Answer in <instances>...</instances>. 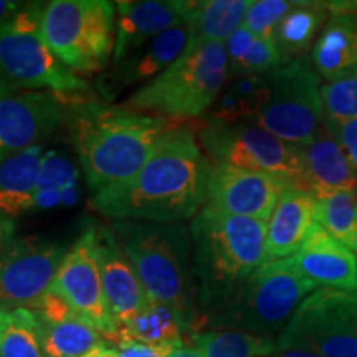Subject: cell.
I'll return each instance as SVG.
<instances>
[{"label":"cell","instance_id":"obj_1","mask_svg":"<svg viewBox=\"0 0 357 357\" xmlns=\"http://www.w3.org/2000/svg\"><path fill=\"white\" fill-rule=\"evenodd\" d=\"M213 164L190 129L172 128L131 178L91 197L109 220L182 223L207 205Z\"/></svg>","mask_w":357,"mask_h":357},{"label":"cell","instance_id":"obj_2","mask_svg":"<svg viewBox=\"0 0 357 357\" xmlns=\"http://www.w3.org/2000/svg\"><path fill=\"white\" fill-rule=\"evenodd\" d=\"M68 126L93 194L139 172L167 132L176 128L166 119L123 105L108 106L82 98L73 105Z\"/></svg>","mask_w":357,"mask_h":357},{"label":"cell","instance_id":"obj_3","mask_svg":"<svg viewBox=\"0 0 357 357\" xmlns=\"http://www.w3.org/2000/svg\"><path fill=\"white\" fill-rule=\"evenodd\" d=\"M199 329L266 263V222L205 207L189 225Z\"/></svg>","mask_w":357,"mask_h":357},{"label":"cell","instance_id":"obj_4","mask_svg":"<svg viewBox=\"0 0 357 357\" xmlns=\"http://www.w3.org/2000/svg\"><path fill=\"white\" fill-rule=\"evenodd\" d=\"M108 227L139 276L147 298L171 307L190 336L199 333L189 227L134 220H111Z\"/></svg>","mask_w":357,"mask_h":357},{"label":"cell","instance_id":"obj_5","mask_svg":"<svg viewBox=\"0 0 357 357\" xmlns=\"http://www.w3.org/2000/svg\"><path fill=\"white\" fill-rule=\"evenodd\" d=\"M229 78L225 43H187L171 66L137 88L123 106L171 124L185 123L207 116Z\"/></svg>","mask_w":357,"mask_h":357},{"label":"cell","instance_id":"obj_6","mask_svg":"<svg viewBox=\"0 0 357 357\" xmlns=\"http://www.w3.org/2000/svg\"><path fill=\"white\" fill-rule=\"evenodd\" d=\"M316 289L289 258L266 261L205 326L275 341L298 306Z\"/></svg>","mask_w":357,"mask_h":357},{"label":"cell","instance_id":"obj_7","mask_svg":"<svg viewBox=\"0 0 357 357\" xmlns=\"http://www.w3.org/2000/svg\"><path fill=\"white\" fill-rule=\"evenodd\" d=\"M42 33L53 55L73 73H100L113 61L116 3L53 0L45 3Z\"/></svg>","mask_w":357,"mask_h":357},{"label":"cell","instance_id":"obj_8","mask_svg":"<svg viewBox=\"0 0 357 357\" xmlns=\"http://www.w3.org/2000/svg\"><path fill=\"white\" fill-rule=\"evenodd\" d=\"M43 7H24L0 25V73L17 89L78 96L89 86L53 55L42 33Z\"/></svg>","mask_w":357,"mask_h":357},{"label":"cell","instance_id":"obj_9","mask_svg":"<svg viewBox=\"0 0 357 357\" xmlns=\"http://www.w3.org/2000/svg\"><path fill=\"white\" fill-rule=\"evenodd\" d=\"M265 79L266 98L253 123L289 144H310L326 118L323 84L310 58L288 61Z\"/></svg>","mask_w":357,"mask_h":357},{"label":"cell","instance_id":"obj_10","mask_svg":"<svg viewBox=\"0 0 357 357\" xmlns=\"http://www.w3.org/2000/svg\"><path fill=\"white\" fill-rule=\"evenodd\" d=\"M195 136L213 166L270 174L303 189L300 146L280 139L257 123L204 121Z\"/></svg>","mask_w":357,"mask_h":357},{"label":"cell","instance_id":"obj_11","mask_svg":"<svg viewBox=\"0 0 357 357\" xmlns=\"http://www.w3.org/2000/svg\"><path fill=\"white\" fill-rule=\"evenodd\" d=\"M276 346L319 357H357V291L316 289L294 311Z\"/></svg>","mask_w":357,"mask_h":357},{"label":"cell","instance_id":"obj_12","mask_svg":"<svg viewBox=\"0 0 357 357\" xmlns=\"http://www.w3.org/2000/svg\"><path fill=\"white\" fill-rule=\"evenodd\" d=\"M68 248L42 236L12 240L0 253V306L33 307L53 287Z\"/></svg>","mask_w":357,"mask_h":357},{"label":"cell","instance_id":"obj_13","mask_svg":"<svg viewBox=\"0 0 357 357\" xmlns=\"http://www.w3.org/2000/svg\"><path fill=\"white\" fill-rule=\"evenodd\" d=\"M53 289L83 321L98 329L108 341L118 336V324L106 303L96 248V225L88 227L68 250Z\"/></svg>","mask_w":357,"mask_h":357},{"label":"cell","instance_id":"obj_14","mask_svg":"<svg viewBox=\"0 0 357 357\" xmlns=\"http://www.w3.org/2000/svg\"><path fill=\"white\" fill-rule=\"evenodd\" d=\"M75 102L71 96L30 89L0 100V164L68 124Z\"/></svg>","mask_w":357,"mask_h":357},{"label":"cell","instance_id":"obj_15","mask_svg":"<svg viewBox=\"0 0 357 357\" xmlns=\"http://www.w3.org/2000/svg\"><path fill=\"white\" fill-rule=\"evenodd\" d=\"M291 184L270 174L213 166L207 205L229 215L257 218L268 223L281 194Z\"/></svg>","mask_w":357,"mask_h":357},{"label":"cell","instance_id":"obj_16","mask_svg":"<svg viewBox=\"0 0 357 357\" xmlns=\"http://www.w3.org/2000/svg\"><path fill=\"white\" fill-rule=\"evenodd\" d=\"M329 15L310 60L326 84L357 77V2H328Z\"/></svg>","mask_w":357,"mask_h":357},{"label":"cell","instance_id":"obj_17","mask_svg":"<svg viewBox=\"0 0 357 357\" xmlns=\"http://www.w3.org/2000/svg\"><path fill=\"white\" fill-rule=\"evenodd\" d=\"M96 248L106 303L119 329L144 310L151 300L109 227L96 225Z\"/></svg>","mask_w":357,"mask_h":357},{"label":"cell","instance_id":"obj_18","mask_svg":"<svg viewBox=\"0 0 357 357\" xmlns=\"http://www.w3.org/2000/svg\"><path fill=\"white\" fill-rule=\"evenodd\" d=\"M189 43V32L185 25L174 26L160 33L141 50L113 65L109 73L98 79V89L106 101H113L124 89L139 83H149L167 66H171L184 53Z\"/></svg>","mask_w":357,"mask_h":357},{"label":"cell","instance_id":"obj_19","mask_svg":"<svg viewBox=\"0 0 357 357\" xmlns=\"http://www.w3.org/2000/svg\"><path fill=\"white\" fill-rule=\"evenodd\" d=\"M289 261L316 287L357 291L356 255L318 223H314L300 250L289 257Z\"/></svg>","mask_w":357,"mask_h":357},{"label":"cell","instance_id":"obj_20","mask_svg":"<svg viewBox=\"0 0 357 357\" xmlns=\"http://www.w3.org/2000/svg\"><path fill=\"white\" fill-rule=\"evenodd\" d=\"M178 25H182V17L177 0L116 2V42L111 65L119 63Z\"/></svg>","mask_w":357,"mask_h":357},{"label":"cell","instance_id":"obj_21","mask_svg":"<svg viewBox=\"0 0 357 357\" xmlns=\"http://www.w3.org/2000/svg\"><path fill=\"white\" fill-rule=\"evenodd\" d=\"M303 162V190L312 197L333 192H357V174L336 139L321 128L310 144L300 146Z\"/></svg>","mask_w":357,"mask_h":357},{"label":"cell","instance_id":"obj_22","mask_svg":"<svg viewBox=\"0 0 357 357\" xmlns=\"http://www.w3.org/2000/svg\"><path fill=\"white\" fill-rule=\"evenodd\" d=\"M314 223V197L300 187H288L266 223V261L293 257Z\"/></svg>","mask_w":357,"mask_h":357},{"label":"cell","instance_id":"obj_23","mask_svg":"<svg viewBox=\"0 0 357 357\" xmlns=\"http://www.w3.org/2000/svg\"><path fill=\"white\" fill-rule=\"evenodd\" d=\"M252 2L253 0H177L182 24L189 32V43H225L243 26Z\"/></svg>","mask_w":357,"mask_h":357},{"label":"cell","instance_id":"obj_24","mask_svg":"<svg viewBox=\"0 0 357 357\" xmlns=\"http://www.w3.org/2000/svg\"><path fill=\"white\" fill-rule=\"evenodd\" d=\"M42 158L38 144L0 164V213L3 217L15 218L33 211Z\"/></svg>","mask_w":357,"mask_h":357},{"label":"cell","instance_id":"obj_25","mask_svg":"<svg viewBox=\"0 0 357 357\" xmlns=\"http://www.w3.org/2000/svg\"><path fill=\"white\" fill-rule=\"evenodd\" d=\"M328 15V2H293L273 37L284 63L305 56L312 48Z\"/></svg>","mask_w":357,"mask_h":357},{"label":"cell","instance_id":"obj_26","mask_svg":"<svg viewBox=\"0 0 357 357\" xmlns=\"http://www.w3.org/2000/svg\"><path fill=\"white\" fill-rule=\"evenodd\" d=\"M266 98L265 75L230 77L220 96L207 113L208 123L235 124L253 121Z\"/></svg>","mask_w":357,"mask_h":357},{"label":"cell","instance_id":"obj_27","mask_svg":"<svg viewBox=\"0 0 357 357\" xmlns=\"http://www.w3.org/2000/svg\"><path fill=\"white\" fill-rule=\"evenodd\" d=\"M185 329L171 307L149 301L128 324L118 329L114 342L119 347L128 344H171L184 342Z\"/></svg>","mask_w":357,"mask_h":357},{"label":"cell","instance_id":"obj_28","mask_svg":"<svg viewBox=\"0 0 357 357\" xmlns=\"http://www.w3.org/2000/svg\"><path fill=\"white\" fill-rule=\"evenodd\" d=\"M230 77L266 75L284 65L283 56L273 38L255 37L248 29L240 26L225 42Z\"/></svg>","mask_w":357,"mask_h":357},{"label":"cell","instance_id":"obj_29","mask_svg":"<svg viewBox=\"0 0 357 357\" xmlns=\"http://www.w3.org/2000/svg\"><path fill=\"white\" fill-rule=\"evenodd\" d=\"M38 323L47 357H83L108 346V339L78 316L58 323L38 319Z\"/></svg>","mask_w":357,"mask_h":357},{"label":"cell","instance_id":"obj_30","mask_svg":"<svg viewBox=\"0 0 357 357\" xmlns=\"http://www.w3.org/2000/svg\"><path fill=\"white\" fill-rule=\"evenodd\" d=\"M190 341L204 357H271L278 352L273 339L242 331L211 329L192 334Z\"/></svg>","mask_w":357,"mask_h":357},{"label":"cell","instance_id":"obj_31","mask_svg":"<svg viewBox=\"0 0 357 357\" xmlns=\"http://www.w3.org/2000/svg\"><path fill=\"white\" fill-rule=\"evenodd\" d=\"M0 357H47L38 318L32 310L12 307L6 311L0 331Z\"/></svg>","mask_w":357,"mask_h":357},{"label":"cell","instance_id":"obj_32","mask_svg":"<svg viewBox=\"0 0 357 357\" xmlns=\"http://www.w3.org/2000/svg\"><path fill=\"white\" fill-rule=\"evenodd\" d=\"M316 223L337 242L354 250L357 242V192H333L314 197Z\"/></svg>","mask_w":357,"mask_h":357},{"label":"cell","instance_id":"obj_33","mask_svg":"<svg viewBox=\"0 0 357 357\" xmlns=\"http://www.w3.org/2000/svg\"><path fill=\"white\" fill-rule=\"evenodd\" d=\"M291 7L293 2L288 0H257L252 2L243 26L255 37L273 38L276 29Z\"/></svg>","mask_w":357,"mask_h":357},{"label":"cell","instance_id":"obj_34","mask_svg":"<svg viewBox=\"0 0 357 357\" xmlns=\"http://www.w3.org/2000/svg\"><path fill=\"white\" fill-rule=\"evenodd\" d=\"M323 101L328 118L357 119V77L323 84Z\"/></svg>","mask_w":357,"mask_h":357},{"label":"cell","instance_id":"obj_35","mask_svg":"<svg viewBox=\"0 0 357 357\" xmlns=\"http://www.w3.org/2000/svg\"><path fill=\"white\" fill-rule=\"evenodd\" d=\"M77 177V169L71 166L68 160L58 155L55 151H48V153L43 154L42 164H40L37 194L48 190L61 192L66 184H70Z\"/></svg>","mask_w":357,"mask_h":357},{"label":"cell","instance_id":"obj_36","mask_svg":"<svg viewBox=\"0 0 357 357\" xmlns=\"http://www.w3.org/2000/svg\"><path fill=\"white\" fill-rule=\"evenodd\" d=\"M323 126L341 146L357 174V119H334L326 116Z\"/></svg>","mask_w":357,"mask_h":357},{"label":"cell","instance_id":"obj_37","mask_svg":"<svg viewBox=\"0 0 357 357\" xmlns=\"http://www.w3.org/2000/svg\"><path fill=\"white\" fill-rule=\"evenodd\" d=\"M184 342H171V344H128L119 347L118 357H169Z\"/></svg>","mask_w":357,"mask_h":357},{"label":"cell","instance_id":"obj_38","mask_svg":"<svg viewBox=\"0 0 357 357\" xmlns=\"http://www.w3.org/2000/svg\"><path fill=\"white\" fill-rule=\"evenodd\" d=\"M60 202H61V195L58 190L42 192V194H37V197H35L33 211H40V208H52Z\"/></svg>","mask_w":357,"mask_h":357},{"label":"cell","instance_id":"obj_39","mask_svg":"<svg viewBox=\"0 0 357 357\" xmlns=\"http://www.w3.org/2000/svg\"><path fill=\"white\" fill-rule=\"evenodd\" d=\"M24 6L20 2H12V0H0V25L12 19L15 13H19Z\"/></svg>","mask_w":357,"mask_h":357},{"label":"cell","instance_id":"obj_40","mask_svg":"<svg viewBox=\"0 0 357 357\" xmlns=\"http://www.w3.org/2000/svg\"><path fill=\"white\" fill-rule=\"evenodd\" d=\"M77 181L78 178H73L70 184H66L63 189H61L60 195H61V204L70 207V205H75L78 199V187H77Z\"/></svg>","mask_w":357,"mask_h":357},{"label":"cell","instance_id":"obj_41","mask_svg":"<svg viewBox=\"0 0 357 357\" xmlns=\"http://www.w3.org/2000/svg\"><path fill=\"white\" fill-rule=\"evenodd\" d=\"M169 357H204L200 354L199 349H195L194 346H181L172 352Z\"/></svg>","mask_w":357,"mask_h":357},{"label":"cell","instance_id":"obj_42","mask_svg":"<svg viewBox=\"0 0 357 357\" xmlns=\"http://www.w3.org/2000/svg\"><path fill=\"white\" fill-rule=\"evenodd\" d=\"M271 357H319L318 354L311 351H303V349H289V351H278V354Z\"/></svg>","mask_w":357,"mask_h":357},{"label":"cell","instance_id":"obj_43","mask_svg":"<svg viewBox=\"0 0 357 357\" xmlns=\"http://www.w3.org/2000/svg\"><path fill=\"white\" fill-rule=\"evenodd\" d=\"M15 91H20V89H17L2 73H0V100H3V98L12 95V93Z\"/></svg>","mask_w":357,"mask_h":357},{"label":"cell","instance_id":"obj_44","mask_svg":"<svg viewBox=\"0 0 357 357\" xmlns=\"http://www.w3.org/2000/svg\"><path fill=\"white\" fill-rule=\"evenodd\" d=\"M83 357H118V349H114V347H109V346H105V347H100V349H95L93 352H89V354L83 356Z\"/></svg>","mask_w":357,"mask_h":357},{"label":"cell","instance_id":"obj_45","mask_svg":"<svg viewBox=\"0 0 357 357\" xmlns=\"http://www.w3.org/2000/svg\"><path fill=\"white\" fill-rule=\"evenodd\" d=\"M6 230H3V225L0 223V253H2L3 247H6Z\"/></svg>","mask_w":357,"mask_h":357},{"label":"cell","instance_id":"obj_46","mask_svg":"<svg viewBox=\"0 0 357 357\" xmlns=\"http://www.w3.org/2000/svg\"><path fill=\"white\" fill-rule=\"evenodd\" d=\"M6 311L7 307L0 306V331H2V323H3V316H6Z\"/></svg>","mask_w":357,"mask_h":357},{"label":"cell","instance_id":"obj_47","mask_svg":"<svg viewBox=\"0 0 357 357\" xmlns=\"http://www.w3.org/2000/svg\"><path fill=\"white\" fill-rule=\"evenodd\" d=\"M354 252H356V258H357V242H356V248H354Z\"/></svg>","mask_w":357,"mask_h":357}]
</instances>
